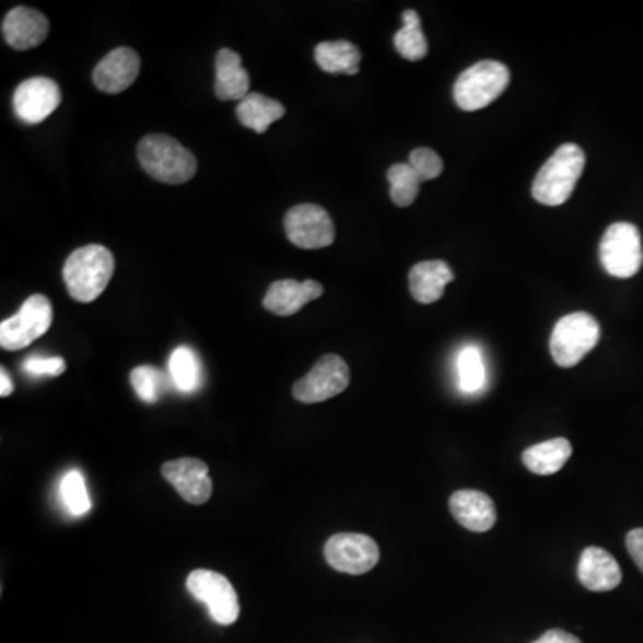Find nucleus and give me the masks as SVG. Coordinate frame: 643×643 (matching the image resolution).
<instances>
[{"mask_svg": "<svg viewBox=\"0 0 643 643\" xmlns=\"http://www.w3.org/2000/svg\"><path fill=\"white\" fill-rule=\"evenodd\" d=\"M0 385H2V388H0L2 397L13 394V381H11V375L5 372V369L0 371Z\"/></svg>", "mask_w": 643, "mask_h": 643, "instance_id": "34", "label": "nucleus"}, {"mask_svg": "<svg viewBox=\"0 0 643 643\" xmlns=\"http://www.w3.org/2000/svg\"><path fill=\"white\" fill-rule=\"evenodd\" d=\"M351 383L346 361L337 354H326L317 361L309 374L293 386V397L304 405H315L337 397Z\"/></svg>", "mask_w": 643, "mask_h": 643, "instance_id": "9", "label": "nucleus"}, {"mask_svg": "<svg viewBox=\"0 0 643 643\" xmlns=\"http://www.w3.org/2000/svg\"><path fill=\"white\" fill-rule=\"evenodd\" d=\"M52 326V304L45 295H31L15 317L0 324V346L4 351H22L44 337Z\"/></svg>", "mask_w": 643, "mask_h": 643, "instance_id": "7", "label": "nucleus"}, {"mask_svg": "<svg viewBox=\"0 0 643 643\" xmlns=\"http://www.w3.org/2000/svg\"><path fill=\"white\" fill-rule=\"evenodd\" d=\"M131 385L143 402L154 405L160 400L163 391L168 390V385L172 383L168 375L157 371L154 366L143 365L131 372Z\"/></svg>", "mask_w": 643, "mask_h": 643, "instance_id": "27", "label": "nucleus"}, {"mask_svg": "<svg viewBox=\"0 0 643 643\" xmlns=\"http://www.w3.org/2000/svg\"><path fill=\"white\" fill-rule=\"evenodd\" d=\"M600 340L599 322L589 313L575 312L561 318L552 329L551 354L556 365L572 369L594 349Z\"/></svg>", "mask_w": 643, "mask_h": 643, "instance_id": "4", "label": "nucleus"}, {"mask_svg": "<svg viewBox=\"0 0 643 643\" xmlns=\"http://www.w3.org/2000/svg\"><path fill=\"white\" fill-rule=\"evenodd\" d=\"M388 183H390V199L394 200V204L399 208H408L419 196L422 180L414 174L410 165L397 163L388 171Z\"/></svg>", "mask_w": 643, "mask_h": 643, "instance_id": "26", "label": "nucleus"}, {"mask_svg": "<svg viewBox=\"0 0 643 643\" xmlns=\"http://www.w3.org/2000/svg\"><path fill=\"white\" fill-rule=\"evenodd\" d=\"M50 24L47 16L39 11L19 5L5 15L2 22V35L5 44L16 50H30L38 47L49 35Z\"/></svg>", "mask_w": 643, "mask_h": 643, "instance_id": "15", "label": "nucleus"}, {"mask_svg": "<svg viewBox=\"0 0 643 643\" xmlns=\"http://www.w3.org/2000/svg\"><path fill=\"white\" fill-rule=\"evenodd\" d=\"M22 371L30 377H58L67 371V363L59 356H30L22 363Z\"/></svg>", "mask_w": 643, "mask_h": 643, "instance_id": "31", "label": "nucleus"}, {"mask_svg": "<svg viewBox=\"0 0 643 643\" xmlns=\"http://www.w3.org/2000/svg\"><path fill=\"white\" fill-rule=\"evenodd\" d=\"M533 643H581V640L574 634L561 631V629H551L547 633L541 634L540 639Z\"/></svg>", "mask_w": 643, "mask_h": 643, "instance_id": "33", "label": "nucleus"}, {"mask_svg": "<svg viewBox=\"0 0 643 643\" xmlns=\"http://www.w3.org/2000/svg\"><path fill=\"white\" fill-rule=\"evenodd\" d=\"M402 30L397 31L394 36V45L397 52L408 61H420L428 56V39H425L420 16L414 10H406L402 13Z\"/></svg>", "mask_w": 643, "mask_h": 643, "instance_id": "25", "label": "nucleus"}, {"mask_svg": "<svg viewBox=\"0 0 643 643\" xmlns=\"http://www.w3.org/2000/svg\"><path fill=\"white\" fill-rule=\"evenodd\" d=\"M585 152L580 145H561L536 174L531 188L535 200L551 208L565 204L585 171Z\"/></svg>", "mask_w": 643, "mask_h": 643, "instance_id": "2", "label": "nucleus"}, {"mask_svg": "<svg viewBox=\"0 0 643 643\" xmlns=\"http://www.w3.org/2000/svg\"><path fill=\"white\" fill-rule=\"evenodd\" d=\"M572 445L566 439H554L543 444L533 445L522 454L527 470L538 476H552L560 472L571 459Z\"/></svg>", "mask_w": 643, "mask_h": 643, "instance_id": "21", "label": "nucleus"}, {"mask_svg": "<svg viewBox=\"0 0 643 643\" xmlns=\"http://www.w3.org/2000/svg\"><path fill=\"white\" fill-rule=\"evenodd\" d=\"M458 375L459 386L467 394H476L484 386L487 372H484V361L478 347L468 346L459 352Z\"/></svg>", "mask_w": 643, "mask_h": 643, "instance_id": "28", "label": "nucleus"}, {"mask_svg": "<svg viewBox=\"0 0 643 643\" xmlns=\"http://www.w3.org/2000/svg\"><path fill=\"white\" fill-rule=\"evenodd\" d=\"M186 588L194 599L206 605L217 624L231 626L238 620V594L225 575L200 569L188 575Z\"/></svg>", "mask_w": 643, "mask_h": 643, "instance_id": "8", "label": "nucleus"}, {"mask_svg": "<svg viewBox=\"0 0 643 643\" xmlns=\"http://www.w3.org/2000/svg\"><path fill=\"white\" fill-rule=\"evenodd\" d=\"M453 517L474 533L490 531L498 522V510L487 493L478 490H459L448 499Z\"/></svg>", "mask_w": 643, "mask_h": 643, "instance_id": "17", "label": "nucleus"}, {"mask_svg": "<svg viewBox=\"0 0 643 643\" xmlns=\"http://www.w3.org/2000/svg\"><path fill=\"white\" fill-rule=\"evenodd\" d=\"M577 577L589 592H609L620 585L622 571L608 551L600 547H588L581 554Z\"/></svg>", "mask_w": 643, "mask_h": 643, "instance_id": "18", "label": "nucleus"}, {"mask_svg": "<svg viewBox=\"0 0 643 643\" xmlns=\"http://www.w3.org/2000/svg\"><path fill=\"white\" fill-rule=\"evenodd\" d=\"M322 293H324V287L313 279H307L303 283L295 279H284V281L270 284L264 299V306L273 315L290 317L301 312L307 303L322 297Z\"/></svg>", "mask_w": 643, "mask_h": 643, "instance_id": "16", "label": "nucleus"}, {"mask_svg": "<svg viewBox=\"0 0 643 643\" xmlns=\"http://www.w3.org/2000/svg\"><path fill=\"white\" fill-rule=\"evenodd\" d=\"M61 90L49 78H31L13 95L16 117L25 124H42L58 109Z\"/></svg>", "mask_w": 643, "mask_h": 643, "instance_id": "12", "label": "nucleus"}, {"mask_svg": "<svg viewBox=\"0 0 643 643\" xmlns=\"http://www.w3.org/2000/svg\"><path fill=\"white\" fill-rule=\"evenodd\" d=\"M510 84V70L499 61H479L454 84V101L464 112H478L501 97Z\"/></svg>", "mask_w": 643, "mask_h": 643, "instance_id": "5", "label": "nucleus"}, {"mask_svg": "<svg viewBox=\"0 0 643 643\" xmlns=\"http://www.w3.org/2000/svg\"><path fill=\"white\" fill-rule=\"evenodd\" d=\"M600 264L609 276L629 279L643 265L642 236L636 225L617 222L609 225L599 245Z\"/></svg>", "mask_w": 643, "mask_h": 643, "instance_id": "6", "label": "nucleus"}, {"mask_svg": "<svg viewBox=\"0 0 643 643\" xmlns=\"http://www.w3.org/2000/svg\"><path fill=\"white\" fill-rule=\"evenodd\" d=\"M168 377L172 386L180 394H196L204 383L199 354L190 347H177L168 360Z\"/></svg>", "mask_w": 643, "mask_h": 643, "instance_id": "23", "label": "nucleus"}, {"mask_svg": "<svg viewBox=\"0 0 643 643\" xmlns=\"http://www.w3.org/2000/svg\"><path fill=\"white\" fill-rule=\"evenodd\" d=\"M410 166L422 183L436 179L444 172V161L433 149H428V147H420L411 152Z\"/></svg>", "mask_w": 643, "mask_h": 643, "instance_id": "30", "label": "nucleus"}, {"mask_svg": "<svg viewBox=\"0 0 643 643\" xmlns=\"http://www.w3.org/2000/svg\"><path fill=\"white\" fill-rule=\"evenodd\" d=\"M115 272L112 250L103 245H86L70 254L63 279L70 295L79 303H93L103 295Z\"/></svg>", "mask_w": 643, "mask_h": 643, "instance_id": "1", "label": "nucleus"}, {"mask_svg": "<svg viewBox=\"0 0 643 643\" xmlns=\"http://www.w3.org/2000/svg\"><path fill=\"white\" fill-rule=\"evenodd\" d=\"M284 113L287 109L283 104L265 97L261 93H249L244 101H239L238 107H236L239 124L249 127L258 135H265L268 127L284 117Z\"/></svg>", "mask_w": 643, "mask_h": 643, "instance_id": "22", "label": "nucleus"}, {"mask_svg": "<svg viewBox=\"0 0 643 643\" xmlns=\"http://www.w3.org/2000/svg\"><path fill=\"white\" fill-rule=\"evenodd\" d=\"M454 273L445 261H422L410 272V292L420 304H433L444 297L445 287L453 283Z\"/></svg>", "mask_w": 643, "mask_h": 643, "instance_id": "20", "label": "nucleus"}, {"mask_svg": "<svg viewBox=\"0 0 643 643\" xmlns=\"http://www.w3.org/2000/svg\"><path fill=\"white\" fill-rule=\"evenodd\" d=\"M250 75L242 67L239 54L222 49L217 54V81L214 93L220 101H244L249 95Z\"/></svg>", "mask_w": 643, "mask_h": 643, "instance_id": "19", "label": "nucleus"}, {"mask_svg": "<svg viewBox=\"0 0 643 643\" xmlns=\"http://www.w3.org/2000/svg\"><path fill=\"white\" fill-rule=\"evenodd\" d=\"M138 160L152 179L185 185L197 174V160L186 147L166 135H149L138 145Z\"/></svg>", "mask_w": 643, "mask_h": 643, "instance_id": "3", "label": "nucleus"}, {"mask_svg": "<svg viewBox=\"0 0 643 643\" xmlns=\"http://www.w3.org/2000/svg\"><path fill=\"white\" fill-rule=\"evenodd\" d=\"M61 498L65 506L73 517H83L90 512L92 501H90L89 488L84 482L83 474L79 470H70L61 481Z\"/></svg>", "mask_w": 643, "mask_h": 643, "instance_id": "29", "label": "nucleus"}, {"mask_svg": "<svg viewBox=\"0 0 643 643\" xmlns=\"http://www.w3.org/2000/svg\"><path fill=\"white\" fill-rule=\"evenodd\" d=\"M284 231L295 247L317 250L335 242V224L324 208L315 204H299L284 217Z\"/></svg>", "mask_w": 643, "mask_h": 643, "instance_id": "10", "label": "nucleus"}, {"mask_svg": "<svg viewBox=\"0 0 643 643\" xmlns=\"http://www.w3.org/2000/svg\"><path fill=\"white\" fill-rule=\"evenodd\" d=\"M140 56L129 47H118L93 70V83L101 92L122 93L137 81L140 73Z\"/></svg>", "mask_w": 643, "mask_h": 643, "instance_id": "14", "label": "nucleus"}, {"mask_svg": "<svg viewBox=\"0 0 643 643\" xmlns=\"http://www.w3.org/2000/svg\"><path fill=\"white\" fill-rule=\"evenodd\" d=\"M324 556L335 571L361 575L371 572L377 565L379 547L371 536L340 533L327 540Z\"/></svg>", "mask_w": 643, "mask_h": 643, "instance_id": "11", "label": "nucleus"}, {"mask_svg": "<svg viewBox=\"0 0 643 643\" xmlns=\"http://www.w3.org/2000/svg\"><path fill=\"white\" fill-rule=\"evenodd\" d=\"M626 547L634 563L643 572V527L629 531L626 536Z\"/></svg>", "mask_w": 643, "mask_h": 643, "instance_id": "32", "label": "nucleus"}, {"mask_svg": "<svg viewBox=\"0 0 643 643\" xmlns=\"http://www.w3.org/2000/svg\"><path fill=\"white\" fill-rule=\"evenodd\" d=\"M315 61L324 72L356 75L360 72L361 52L356 45L346 39L324 42L315 49Z\"/></svg>", "mask_w": 643, "mask_h": 643, "instance_id": "24", "label": "nucleus"}, {"mask_svg": "<svg viewBox=\"0 0 643 643\" xmlns=\"http://www.w3.org/2000/svg\"><path fill=\"white\" fill-rule=\"evenodd\" d=\"M208 465L200 459L183 458L161 467V474L172 487L176 488L180 498L190 504H204L210 501L213 484L210 481Z\"/></svg>", "mask_w": 643, "mask_h": 643, "instance_id": "13", "label": "nucleus"}]
</instances>
